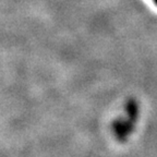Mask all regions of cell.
<instances>
[{
	"label": "cell",
	"mask_w": 157,
	"mask_h": 157,
	"mask_svg": "<svg viewBox=\"0 0 157 157\" xmlns=\"http://www.w3.org/2000/svg\"><path fill=\"white\" fill-rule=\"evenodd\" d=\"M155 2H156V3H157V0H155Z\"/></svg>",
	"instance_id": "2"
},
{
	"label": "cell",
	"mask_w": 157,
	"mask_h": 157,
	"mask_svg": "<svg viewBox=\"0 0 157 157\" xmlns=\"http://www.w3.org/2000/svg\"><path fill=\"white\" fill-rule=\"evenodd\" d=\"M127 109H128V117H129V119L125 121L118 120L116 121L115 125H113L116 135L120 140H124L125 137L130 134V132L132 131L133 124H134L137 117V106L134 101H129Z\"/></svg>",
	"instance_id": "1"
}]
</instances>
